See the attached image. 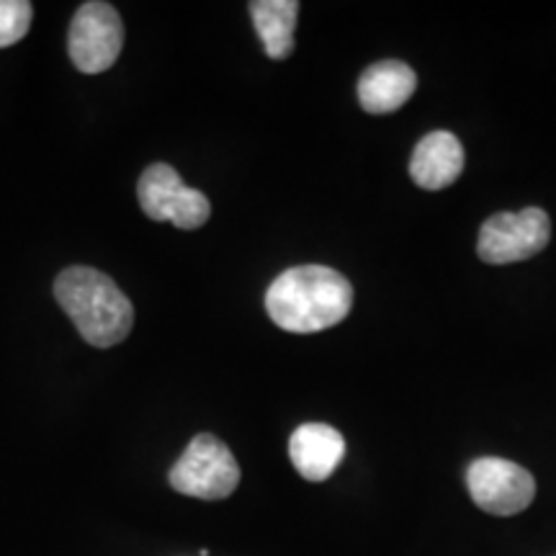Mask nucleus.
I'll list each match as a JSON object with an SVG mask.
<instances>
[{
	"label": "nucleus",
	"instance_id": "obj_1",
	"mask_svg": "<svg viewBox=\"0 0 556 556\" xmlns=\"http://www.w3.org/2000/svg\"><path fill=\"white\" fill-rule=\"evenodd\" d=\"M353 287L328 266H296L283 270L266 291V309L281 330L309 336L336 328L351 315Z\"/></svg>",
	"mask_w": 556,
	"mask_h": 556
},
{
	"label": "nucleus",
	"instance_id": "obj_2",
	"mask_svg": "<svg viewBox=\"0 0 556 556\" xmlns=\"http://www.w3.org/2000/svg\"><path fill=\"white\" fill-rule=\"evenodd\" d=\"M54 296L67 312L83 340L111 348L127 340L135 325V307L114 278L88 266L65 268L54 281Z\"/></svg>",
	"mask_w": 556,
	"mask_h": 556
},
{
	"label": "nucleus",
	"instance_id": "obj_3",
	"mask_svg": "<svg viewBox=\"0 0 556 556\" xmlns=\"http://www.w3.org/2000/svg\"><path fill=\"white\" fill-rule=\"evenodd\" d=\"M170 486L180 495L199 500H225L238 490L240 467L232 451L217 435L201 433L193 438L186 454L173 464Z\"/></svg>",
	"mask_w": 556,
	"mask_h": 556
},
{
	"label": "nucleus",
	"instance_id": "obj_4",
	"mask_svg": "<svg viewBox=\"0 0 556 556\" xmlns=\"http://www.w3.org/2000/svg\"><path fill=\"white\" fill-rule=\"evenodd\" d=\"M548 238H552V222L544 208L500 212L479 229L477 253L484 263L505 266V263L533 258L548 245Z\"/></svg>",
	"mask_w": 556,
	"mask_h": 556
},
{
	"label": "nucleus",
	"instance_id": "obj_5",
	"mask_svg": "<svg viewBox=\"0 0 556 556\" xmlns=\"http://www.w3.org/2000/svg\"><path fill=\"white\" fill-rule=\"evenodd\" d=\"M124 47V24L111 3H83L75 11L67 31V50L73 65L86 75H99L119 60Z\"/></svg>",
	"mask_w": 556,
	"mask_h": 556
},
{
	"label": "nucleus",
	"instance_id": "obj_6",
	"mask_svg": "<svg viewBox=\"0 0 556 556\" xmlns=\"http://www.w3.org/2000/svg\"><path fill=\"white\" fill-rule=\"evenodd\" d=\"M137 199L142 212L155 222H170L178 229H199L208 222L212 204L204 193L189 189L168 163H155L139 176Z\"/></svg>",
	"mask_w": 556,
	"mask_h": 556
},
{
	"label": "nucleus",
	"instance_id": "obj_7",
	"mask_svg": "<svg viewBox=\"0 0 556 556\" xmlns=\"http://www.w3.org/2000/svg\"><path fill=\"white\" fill-rule=\"evenodd\" d=\"M469 495L484 513L516 516L536 497V482L531 471L505 458H477L467 471Z\"/></svg>",
	"mask_w": 556,
	"mask_h": 556
},
{
	"label": "nucleus",
	"instance_id": "obj_8",
	"mask_svg": "<svg viewBox=\"0 0 556 556\" xmlns=\"http://www.w3.org/2000/svg\"><path fill=\"white\" fill-rule=\"evenodd\" d=\"M289 456L307 482H325L345 456V438L325 422H304L289 441Z\"/></svg>",
	"mask_w": 556,
	"mask_h": 556
},
{
	"label": "nucleus",
	"instance_id": "obj_9",
	"mask_svg": "<svg viewBox=\"0 0 556 556\" xmlns=\"http://www.w3.org/2000/svg\"><path fill=\"white\" fill-rule=\"evenodd\" d=\"M464 170V148L451 131H430L417 142L409 160V176L420 189L441 191L456 184Z\"/></svg>",
	"mask_w": 556,
	"mask_h": 556
},
{
	"label": "nucleus",
	"instance_id": "obj_10",
	"mask_svg": "<svg viewBox=\"0 0 556 556\" xmlns=\"http://www.w3.org/2000/svg\"><path fill=\"white\" fill-rule=\"evenodd\" d=\"M415 70L400 60H384L366 67L358 80V101L366 114H392L413 99Z\"/></svg>",
	"mask_w": 556,
	"mask_h": 556
},
{
	"label": "nucleus",
	"instance_id": "obj_11",
	"mask_svg": "<svg viewBox=\"0 0 556 556\" xmlns=\"http://www.w3.org/2000/svg\"><path fill=\"white\" fill-rule=\"evenodd\" d=\"M255 31L270 60H287L294 52V26L299 16L296 0H253L250 3Z\"/></svg>",
	"mask_w": 556,
	"mask_h": 556
},
{
	"label": "nucleus",
	"instance_id": "obj_12",
	"mask_svg": "<svg viewBox=\"0 0 556 556\" xmlns=\"http://www.w3.org/2000/svg\"><path fill=\"white\" fill-rule=\"evenodd\" d=\"M31 16L34 9L26 0H0V50L26 37Z\"/></svg>",
	"mask_w": 556,
	"mask_h": 556
}]
</instances>
